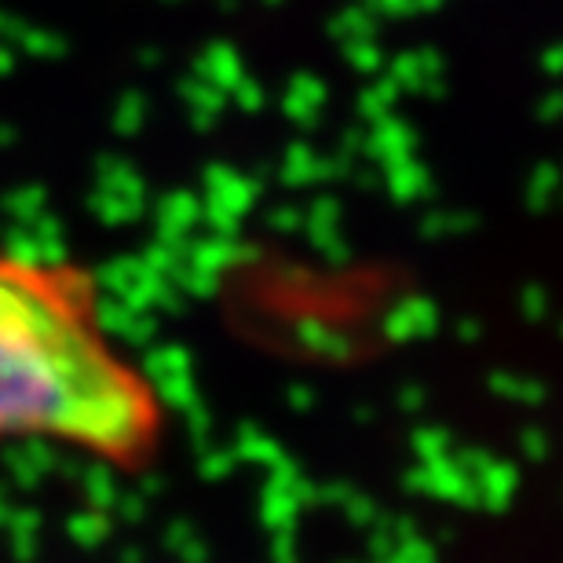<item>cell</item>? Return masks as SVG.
<instances>
[{"mask_svg":"<svg viewBox=\"0 0 563 563\" xmlns=\"http://www.w3.org/2000/svg\"><path fill=\"white\" fill-rule=\"evenodd\" d=\"M162 432V391L110 333L96 278L0 245V446L55 443L140 468Z\"/></svg>","mask_w":563,"mask_h":563,"instance_id":"6da1fadb","label":"cell"}]
</instances>
